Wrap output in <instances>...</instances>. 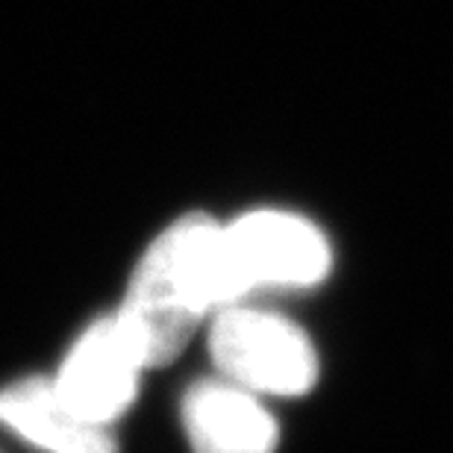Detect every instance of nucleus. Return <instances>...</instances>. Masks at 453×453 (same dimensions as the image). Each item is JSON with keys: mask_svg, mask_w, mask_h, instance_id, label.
Instances as JSON below:
<instances>
[{"mask_svg": "<svg viewBox=\"0 0 453 453\" xmlns=\"http://www.w3.org/2000/svg\"><path fill=\"white\" fill-rule=\"evenodd\" d=\"M210 357L224 380L257 397H301L319 380L312 342L292 321L242 303L212 315Z\"/></svg>", "mask_w": 453, "mask_h": 453, "instance_id": "obj_2", "label": "nucleus"}, {"mask_svg": "<svg viewBox=\"0 0 453 453\" xmlns=\"http://www.w3.org/2000/svg\"><path fill=\"white\" fill-rule=\"evenodd\" d=\"M180 418L192 453H274L277 421L257 395L230 380H201L183 395Z\"/></svg>", "mask_w": 453, "mask_h": 453, "instance_id": "obj_5", "label": "nucleus"}, {"mask_svg": "<svg viewBox=\"0 0 453 453\" xmlns=\"http://www.w3.org/2000/svg\"><path fill=\"white\" fill-rule=\"evenodd\" d=\"M0 424L44 453H118L110 427L77 418L44 377L0 388Z\"/></svg>", "mask_w": 453, "mask_h": 453, "instance_id": "obj_6", "label": "nucleus"}, {"mask_svg": "<svg viewBox=\"0 0 453 453\" xmlns=\"http://www.w3.org/2000/svg\"><path fill=\"white\" fill-rule=\"evenodd\" d=\"M226 306L221 226L206 215H186L144 250L115 319L142 365L159 368L183 353L206 315Z\"/></svg>", "mask_w": 453, "mask_h": 453, "instance_id": "obj_1", "label": "nucleus"}, {"mask_svg": "<svg viewBox=\"0 0 453 453\" xmlns=\"http://www.w3.org/2000/svg\"><path fill=\"white\" fill-rule=\"evenodd\" d=\"M142 371L144 365L130 336L121 321L110 315L95 321L74 342L59 374L53 377V388L77 418L110 427L133 406Z\"/></svg>", "mask_w": 453, "mask_h": 453, "instance_id": "obj_4", "label": "nucleus"}, {"mask_svg": "<svg viewBox=\"0 0 453 453\" xmlns=\"http://www.w3.org/2000/svg\"><path fill=\"white\" fill-rule=\"evenodd\" d=\"M330 244L312 221L280 210H257L221 226L226 301L242 303L257 288H306L327 277Z\"/></svg>", "mask_w": 453, "mask_h": 453, "instance_id": "obj_3", "label": "nucleus"}]
</instances>
